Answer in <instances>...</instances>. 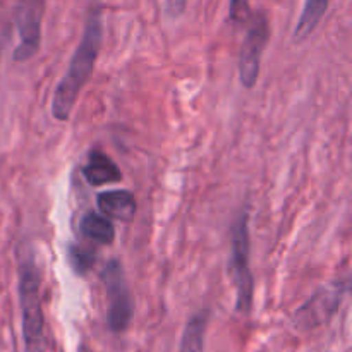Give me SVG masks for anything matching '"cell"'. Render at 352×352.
<instances>
[{
	"label": "cell",
	"instance_id": "cell-13",
	"mask_svg": "<svg viewBox=\"0 0 352 352\" xmlns=\"http://www.w3.org/2000/svg\"><path fill=\"white\" fill-rule=\"evenodd\" d=\"M251 0H230L229 6V19L230 23L241 24L250 17Z\"/></svg>",
	"mask_w": 352,
	"mask_h": 352
},
{
	"label": "cell",
	"instance_id": "cell-9",
	"mask_svg": "<svg viewBox=\"0 0 352 352\" xmlns=\"http://www.w3.org/2000/svg\"><path fill=\"white\" fill-rule=\"evenodd\" d=\"M85 179L95 188L100 186L110 184V182H117L122 179L120 175V168L112 162V158L107 157L102 151H91L88 158V164L82 168Z\"/></svg>",
	"mask_w": 352,
	"mask_h": 352
},
{
	"label": "cell",
	"instance_id": "cell-5",
	"mask_svg": "<svg viewBox=\"0 0 352 352\" xmlns=\"http://www.w3.org/2000/svg\"><path fill=\"white\" fill-rule=\"evenodd\" d=\"M268 21L263 14H256L251 17V24L243 40L239 55V79L244 88L251 89L256 86L260 78L261 57H263L265 47L268 43Z\"/></svg>",
	"mask_w": 352,
	"mask_h": 352
},
{
	"label": "cell",
	"instance_id": "cell-4",
	"mask_svg": "<svg viewBox=\"0 0 352 352\" xmlns=\"http://www.w3.org/2000/svg\"><path fill=\"white\" fill-rule=\"evenodd\" d=\"M103 285L107 294V325L112 332L127 330L133 320V296L119 260H110L103 270Z\"/></svg>",
	"mask_w": 352,
	"mask_h": 352
},
{
	"label": "cell",
	"instance_id": "cell-14",
	"mask_svg": "<svg viewBox=\"0 0 352 352\" xmlns=\"http://www.w3.org/2000/svg\"><path fill=\"white\" fill-rule=\"evenodd\" d=\"M71 261L78 272H86L93 263H95V254L82 248H74L71 253Z\"/></svg>",
	"mask_w": 352,
	"mask_h": 352
},
{
	"label": "cell",
	"instance_id": "cell-2",
	"mask_svg": "<svg viewBox=\"0 0 352 352\" xmlns=\"http://www.w3.org/2000/svg\"><path fill=\"white\" fill-rule=\"evenodd\" d=\"M40 289V270L31 254H23L19 260V302L26 352H43L45 349V318Z\"/></svg>",
	"mask_w": 352,
	"mask_h": 352
},
{
	"label": "cell",
	"instance_id": "cell-15",
	"mask_svg": "<svg viewBox=\"0 0 352 352\" xmlns=\"http://www.w3.org/2000/svg\"><path fill=\"white\" fill-rule=\"evenodd\" d=\"M186 6H188V0H165V12L172 19H177L184 14Z\"/></svg>",
	"mask_w": 352,
	"mask_h": 352
},
{
	"label": "cell",
	"instance_id": "cell-3",
	"mask_svg": "<svg viewBox=\"0 0 352 352\" xmlns=\"http://www.w3.org/2000/svg\"><path fill=\"white\" fill-rule=\"evenodd\" d=\"M232 248H230V265L229 270L232 275L234 285H236V308L239 313L248 315L253 306V291L254 280L250 267V219L248 213L243 212L237 217L236 223L232 226Z\"/></svg>",
	"mask_w": 352,
	"mask_h": 352
},
{
	"label": "cell",
	"instance_id": "cell-10",
	"mask_svg": "<svg viewBox=\"0 0 352 352\" xmlns=\"http://www.w3.org/2000/svg\"><path fill=\"white\" fill-rule=\"evenodd\" d=\"M329 6L330 0H306L298 24H296L294 41L306 40L318 28L320 21L325 16Z\"/></svg>",
	"mask_w": 352,
	"mask_h": 352
},
{
	"label": "cell",
	"instance_id": "cell-7",
	"mask_svg": "<svg viewBox=\"0 0 352 352\" xmlns=\"http://www.w3.org/2000/svg\"><path fill=\"white\" fill-rule=\"evenodd\" d=\"M342 301V287L339 285H333V287H325L318 292L316 296H313L305 306L298 311L296 318H298L299 325L305 327H316L320 323L327 322L330 316L336 313V309L340 306Z\"/></svg>",
	"mask_w": 352,
	"mask_h": 352
},
{
	"label": "cell",
	"instance_id": "cell-8",
	"mask_svg": "<svg viewBox=\"0 0 352 352\" xmlns=\"http://www.w3.org/2000/svg\"><path fill=\"white\" fill-rule=\"evenodd\" d=\"M96 201H98L100 212L105 217L129 222L136 215V198L127 189H113V191L100 192Z\"/></svg>",
	"mask_w": 352,
	"mask_h": 352
},
{
	"label": "cell",
	"instance_id": "cell-11",
	"mask_svg": "<svg viewBox=\"0 0 352 352\" xmlns=\"http://www.w3.org/2000/svg\"><path fill=\"white\" fill-rule=\"evenodd\" d=\"M208 311H199L189 318L182 333L179 352H205L206 327H208Z\"/></svg>",
	"mask_w": 352,
	"mask_h": 352
},
{
	"label": "cell",
	"instance_id": "cell-12",
	"mask_svg": "<svg viewBox=\"0 0 352 352\" xmlns=\"http://www.w3.org/2000/svg\"><path fill=\"white\" fill-rule=\"evenodd\" d=\"M81 232L91 243L96 244H112L113 239H116L113 223L105 215H98L95 212H89L82 217Z\"/></svg>",
	"mask_w": 352,
	"mask_h": 352
},
{
	"label": "cell",
	"instance_id": "cell-1",
	"mask_svg": "<svg viewBox=\"0 0 352 352\" xmlns=\"http://www.w3.org/2000/svg\"><path fill=\"white\" fill-rule=\"evenodd\" d=\"M102 14L98 9H93L86 21L85 33L72 55L67 72L55 88L54 98H52V116L57 120L65 122L71 117L79 93L89 81V76L95 69L96 57H98L100 47H102Z\"/></svg>",
	"mask_w": 352,
	"mask_h": 352
},
{
	"label": "cell",
	"instance_id": "cell-6",
	"mask_svg": "<svg viewBox=\"0 0 352 352\" xmlns=\"http://www.w3.org/2000/svg\"><path fill=\"white\" fill-rule=\"evenodd\" d=\"M45 2L47 0H17L16 28L19 43L14 50L17 62L30 60L40 48Z\"/></svg>",
	"mask_w": 352,
	"mask_h": 352
}]
</instances>
